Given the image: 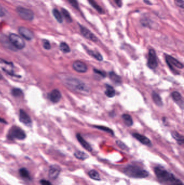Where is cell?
Instances as JSON below:
<instances>
[{
  "label": "cell",
  "instance_id": "6da1fadb",
  "mask_svg": "<svg viewBox=\"0 0 184 185\" xmlns=\"http://www.w3.org/2000/svg\"><path fill=\"white\" fill-rule=\"evenodd\" d=\"M63 82L68 88L75 91L83 94L90 92V89L86 83L77 78L69 77L65 78Z\"/></svg>",
  "mask_w": 184,
  "mask_h": 185
},
{
  "label": "cell",
  "instance_id": "7a4b0ae2",
  "mask_svg": "<svg viewBox=\"0 0 184 185\" xmlns=\"http://www.w3.org/2000/svg\"><path fill=\"white\" fill-rule=\"evenodd\" d=\"M124 173L131 178L143 179L147 177L149 174L146 170L138 165L130 164L127 165L123 170Z\"/></svg>",
  "mask_w": 184,
  "mask_h": 185
},
{
  "label": "cell",
  "instance_id": "3957f363",
  "mask_svg": "<svg viewBox=\"0 0 184 185\" xmlns=\"http://www.w3.org/2000/svg\"><path fill=\"white\" fill-rule=\"evenodd\" d=\"M154 171L157 179L162 183L170 185L176 179V177L172 173H170L162 167H156Z\"/></svg>",
  "mask_w": 184,
  "mask_h": 185
},
{
  "label": "cell",
  "instance_id": "277c9868",
  "mask_svg": "<svg viewBox=\"0 0 184 185\" xmlns=\"http://www.w3.org/2000/svg\"><path fill=\"white\" fill-rule=\"evenodd\" d=\"M165 60L166 63L172 72L175 74H179V73L178 72V70H176V68L178 69H183L184 65L182 63L177 60L176 58L171 56V55H168L167 54L165 55Z\"/></svg>",
  "mask_w": 184,
  "mask_h": 185
},
{
  "label": "cell",
  "instance_id": "5b68a950",
  "mask_svg": "<svg viewBox=\"0 0 184 185\" xmlns=\"http://www.w3.org/2000/svg\"><path fill=\"white\" fill-rule=\"evenodd\" d=\"M8 137L11 140L18 139L24 140L26 138V134L23 130L17 126H13L9 131Z\"/></svg>",
  "mask_w": 184,
  "mask_h": 185
},
{
  "label": "cell",
  "instance_id": "8992f818",
  "mask_svg": "<svg viewBox=\"0 0 184 185\" xmlns=\"http://www.w3.org/2000/svg\"><path fill=\"white\" fill-rule=\"evenodd\" d=\"M9 40L15 49L22 50L25 46V43L23 39L15 34H10L9 36Z\"/></svg>",
  "mask_w": 184,
  "mask_h": 185
},
{
  "label": "cell",
  "instance_id": "52a82bcc",
  "mask_svg": "<svg viewBox=\"0 0 184 185\" xmlns=\"http://www.w3.org/2000/svg\"><path fill=\"white\" fill-rule=\"evenodd\" d=\"M16 12L18 15L25 20L31 21L34 19V12L29 9L18 7L16 8Z\"/></svg>",
  "mask_w": 184,
  "mask_h": 185
},
{
  "label": "cell",
  "instance_id": "ba28073f",
  "mask_svg": "<svg viewBox=\"0 0 184 185\" xmlns=\"http://www.w3.org/2000/svg\"><path fill=\"white\" fill-rule=\"evenodd\" d=\"M147 65L148 67L151 69H155L158 66L157 57L154 50L150 49L148 50Z\"/></svg>",
  "mask_w": 184,
  "mask_h": 185
},
{
  "label": "cell",
  "instance_id": "9c48e42d",
  "mask_svg": "<svg viewBox=\"0 0 184 185\" xmlns=\"http://www.w3.org/2000/svg\"><path fill=\"white\" fill-rule=\"evenodd\" d=\"M79 27L80 28L81 33L84 37H86V39L89 40L90 41H93L94 42H96L98 41V38L96 37L89 29H88L86 27L79 24Z\"/></svg>",
  "mask_w": 184,
  "mask_h": 185
},
{
  "label": "cell",
  "instance_id": "30bf717a",
  "mask_svg": "<svg viewBox=\"0 0 184 185\" xmlns=\"http://www.w3.org/2000/svg\"><path fill=\"white\" fill-rule=\"evenodd\" d=\"M18 32L22 37L28 41L33 40L34 37V33L30 29L26 27H20L18 28Z\"/></svg>",
  "mask_w": 184,
  "mask_h": 185
},
{
  "label": "cell",
  "instance_id": "8fae6325",
  "mask_svg": "<svg viewBox=\"0 0 184 185\" xmlns=\"http://www.w3.org/2000/svg\"><path fill=\"white\" fill-rule=\"evenodd\" d=\"M61 169L57 165H56V164L51 165L50 167L49 170L48 175L49 177L53 180L56 179L59 176L60 174L61 173Z\"/></svg>",
  "mask_w": 184,
  "mask_h": 185
},
{
  "label": "cell",
  "instance_id": "7c38bea8",
  "mask_svg": "<svg viewBox=\"0 0 184 185\" xmlns=\"http://www.w3.org/2000/svg\"><path fill=\"white\" fill-rule=\"evenodd\" d=\"M73 68L75 71L81 73H84L88 70L86 64L80 61L74 62L73 64Z\"/></svg>",
  "mask_w": 184,
  "mask_h": 185
},
{
  "label": "cell",
  "instance_id": "4fadbf2b",
  "mask_svg": "<svg viewBox=\"0 0 184 185\" xmlns=\"http://www.w3.org/2000/svg\"><path fill=\"white\" fill-rule=\"evenodd\" d=\"M132 136L140 143L143 144L144 145H146L147 146H151L152 145L151 142L150 140L145 136L139 133H133Z\"/></svg>",
  "mask_w": 184,
  "mask_h": 185
},
{
  "label": "cell",
  "instance_id": "5bb4252c",
  "mask_svg": "<svg viewBox=\"0 0 184 185\" xmlns=\"http://www.w3.org/2000/svg\"><path fill=\"white\" fill-rule=\"evenodd\" d=\"M20 120L22 123L25 124V125L30 126L31 124V120L29 115L22 109H21L19 114Z\"/></svg>",
  "mask_w": 184,
  "mask_h": 185
},
{
  "label": "cell",
  "instance_id": "9a60e30c",
  "mask_svg": "<svg viewBox=\"0 0 184 185\" xmlns=\"http://www.w3.org/2000/svg\"><path fill=\"white\" fill-rule=\"evenodd\" d=\"M62 95L61 92L58 89H53L48 94V98L53 103H57L61 99Z\"/></svg>",
  "mask_w": 184,
  "mask_h": 185
},
{
  "label": "cell",
  "instance_id": "2e32d148",
  "mask_svg": "<svg viewBox=\"0 0 184 185\" xmlns=\"http://www.w3.org/2000/svg\"><path fill=\"white\" fill-rule=\"evenodd\" d=\"M76 138L77 139L78 142L82 145V147L85 148L86 151H88V152H91L92 151V148L91 146V145L86 141V140L84 139V138L82 137V136L81 134H77Z\"/></svg>",
  "mask_w": 184,
  "mask_h": 185
},
{
  "label": "cell",
  "instance_id": "e0dca14e",
  "mask_svg": "<svg viewBox=\"0 0 184 185\" xmlns=\"http://www.w3.org/2000/svg\"><path fill=\"white\" fill-rule=\"evenodd\" d=\"M172 99L174 101V102L177 103L179 105L183 106V100L181 95L178 91H173L172 93Z\"/></svg>",
  "mask_w": 184,
  "mask_h": 185
},
{
  "label": "cell",
  "instance_id": "ac0fdd59",
  "mask_svg": "<svg viewBox=\"0 0 184 185\" xmlns=\"http://www.w3.org/2000/svg\"><path fill=\"white\" fill-rule=\"evenodd\" d=\"M171 134H172V137L173 138L176 140L177 142V143L180 144V145H182L183 144H184V136L180 134L179 133H178L176 131H173L171 133Z\"/></svg>",
  "mask_w": 184,
  "mask_h": 185
},
{
  "label": "cell",
  "instance_id": "d6986e66",
  "mask_svg": "<svg viewBox=\"0 0 184 185\" xmlns=\"http://www.w3.org/2000/svg\"><path fill=\"white\" fill-rule=\"evenodd\" d=\"M152 98L153 102L155 103L157 106H160V107L163 106V103L162 99L161 98L159 95L157 93H156L155 91H153L152 94Z\"/></svg>",
  "mask_w": 184,
  "mask_h": 185
},
{
  "label": "cell",
  "instance_id": "ffe728a7",
  "mask_svg": "<svg viewBox=\"0 0 184 185\" xmlns=\"http://www.w3.org/2000/svg\"><path fill=\"white\" fill-rule=\"evenodd\" d=\"M106 87V91H105V94L108 98H113L115 96L116 94V91L113 88V87L107 84L105 85Z\"/></svg>",
  "mask_w": 184,
  "mask_h": 185
},
{
  "label": "cell",
  "instance_id": "44dd1931",
  "mask_svg": "<svg viewBox=\"0 0 184 185\" xmlns=\"http://www.w3.org/2000/svg\"><path fill=\"white\" fill-rule=\"evenodd\" d=\"M122 118L123 119V121L125 124L128 127H131L133 125V120L131 117V116L127 114H124L122 116Z\"/></svg>",
  "mask_w": 184,
  "mask_h": 185
},
{
  "label": "cell",
  "instance_id": "7402d4cb",
  "mask_svg": "<svg viewBox=\"0 0 184 185\" xmlns=\"http://www.w3.org/2000/svg\"><path fill=\"white\" fill-rule=\"evenodd\" d=\"M88 1L89 2L90 5L94 8L96 10L99 14H105L104 10L102 8L99 6L97 2L94 1V0H88Z\"/></svg>",
  "mask_w": 184,
  "mask_h": 185
},
{
  "label": "cell",
  "instance_id": "603a6c76",
  "mask_svg": "<svg viewBox=\"0 0 184 185\" xmlns=\"http://www.w3.org/2000/svg\"><path fill=\"white\" fill-rule=\"evenodd\" d=\"M87 53H88L89 55H90L91 56H92V58H94L95 59H96L97 60H98L99 61H102L103 60L102 55L100 53H99L98 52H94L93 50H86Z\"/></svg>",
  "mask_w": 184,
  "mask_h": 185
},
{
  "label": "cell",
  "instance_id": "cb8c5ba5",
  "mask_svg": "<svg viewBox=\"0 0 184 185\" xmlns=\"http://www.w3.org/2000/svg\"><path fill=\"white\" fill-rule=\"evenodd\" d=\"M19 173L20 174L21 177L23 179L29 180H30L31 179L29 171L25 168H21L19 170Z\"/></svg>",
  "mask_w": 184,
  "mask_h": 185
},
{
  "label": "cell",
  "instance_id": "d4e9b609",
  "mask_svg": "<svg viewBox=\"0 0 184 185\" xmlns=\"http://www.w3.org/2000/svg\"><path fill=\"white\" fill-rule=\"evenodd\" d=\"M74 156L77 159L81 160H85L86 159H88L89 157V156L86 153L82 151H77L75 152Z\"/></svg>",
  "mask_w": 184,
  "mask_h": 185
},
{
  "label": "cell",
  "instance_id": "484cf974",
  "mask_svg": "<svg viewBox=\"0 0 184 185\" xmlns=\"http://www.w3.org/2000/svg\"><path fill=\"white\" fill-rule=\"evenodd\" d=\"M88 175L91 179H92L94 180L100 181L101 180L99 174L97 171H96V170H94V169L91 170L90 171H89L88 173Z\"/></svg>",
  "mask_w": 184,
  "mask_h": 185
},
{
  "label": "cell",
  "instance_id": "4316f807",
  "mask_svg": "<svg viewBox=\"0 0 184 185\" xmlns=\"http://www.w3.org/2000/svg\"><path fill=\"white\" fill-rule=\"evenodd\" d=\"M109 77L111 78V80L115 83L119 84L122 82L121 78L114 72H111L109 73Z\"/></svg>",
  "mask_w": 184,
  "mask_h": 185
},
{
  "label": "cell",
  "instance_id": "83f0119b",
  "mask_svg": "<svg viewBox=\"0 0 184 185\" xmlns=\"http://www.w3.org/2000/svg\"><path fill=\"white\" fill-rule=\"evenodd\" d=\"M53 17H55V19L58 22L61 23L63 22V17L61 13L57 9H53Z\"/></svg>",
  "mask_w": 184,
  "mask_h": 185
},
{
  "label": "cell",
  "instance_id": "f1b7e54d",
  "mask_svg": "<svg viewBox=\"0 0 184 185\" xmlns=\"http://www.w3.org/2000/svg\"><path fill=\"white\" fill-rule=\"evenodd\" d=\"M61 12L63 16L66 19V22L68 23H71L73 20H72V18L70 16V14L69 12H68V11L66 10L65 9L62 8L61 9Z\"/></svg>",
  "mask_w": 184,
  "mask_h": 185
},
{
  "label": "cell",
  "instance_id": "f546056e",
  "mask_svg": "<svg viewBox=\"0 0 184 185\" xmlns=\"http://www.w3.org/2000/svg\"><path fill=\"white\" fill-rule=\"evenodd\" d=\"M60 49L64 53H68L70 52L69 46L66 42H61L60 43Z\"/></svg>",
  "mask_w": 184,
  "mask_h": 185
},
{
  "label": "cell",
  "instance_id": "4dcf8cb0",
  "mask_svg": "<svg viewBox=\"0 0 184 185\" xmlns=\"http://www.w3.org/2000/svg\"><path fill=\"white\" fill-rule=\"evenodd\" d=\"M94 127L96 128L97 129H98L99 130H101V131H105V132H107L109 133H110L111 134H112V135H114V133L113 132V131L109 128L107 127H105V126H96L94 125Z\"/></svg>",
  "mask_w": 184,
  "mask_h": 185
},
{
  "label": "cell",
  "instance_id": "1f68e13d",
  "mask_svg": "<svg viewBox=\"0 0 184 185\" xmlns=\"http://www.w3.org/2000/svg\"><path fill=\"white\" fill-rule=\"evenodd\" d=\"M12 94L15 97H18L22 95L23 91L19 88H13L12 91Z\"/></svg>",
  "mask_w": 184,
  "mask_h": 185
},
{
  "label": "cell",
  "instance_id": "d6a6232c",
  "mask_svg": "<svg viewBox=\"0 0 184 185\" xmlns=\"http://www.w3.org/2000/svg\"><path fill=\"white\" fill-rule=\"evenodd\" d=\"M43 48L46 50H49L51 48V45L49 41L47 40H43Z\"/></svg>",
  "mask_w": 184,
  "mask_h": 185
},
{
  "label": "cell",
  "instance_id": "836d02e7",
  "mask_svg": "<svg viewBox=\"0 0 184 185\" xmlns=\"http://www.w3.org/2000/svg\"><path fill=\"white\" fill-rule=\"evenodd\" d=\"M68 1L69 2L70 4H71L75 8L79 9V5L77 0H68Z\"/></svg>",
  "mask_w": 184,
  "mask_h": 185
},
{
  "label": "cell",
  "instance_id": "e575fe53",
  "mask_svg": "<svg viewBox=\"0 0 184 185\" xmlns=\"http://www.w3.org/2000/svg\"><path fill=\"white\" fill-rule=\"evenodd\" d=\"M116 144L119 147L124 149V150H127V146L125 144L123 143V142H122L120 140H117L116 141Z\"/></svg>",
  "mask_w": 184,
  "mask_h": 185
},
{
  "label": "cell",
  "instance_id": "d590c367",
  "mask_svg": "<svg viewBox=\"0 0 184 185\" xmlns=\"http://www.w3.org/2000/svg\"><path fill=\"white\" fill-rule=\"evenodd\" d=\"M174 3L178 7L181 8H184V2L183 0H174Z\"/></svg>",
  "mask_w": 184,
  "mask_h": 185
},
{
  "label": "cell",
  "instance_id": "8d00e7d4",
  "mask_svg": "<svg viewBox=\"0 0 184 185\" xmlns=\"http://www.w3.org/2000/svg\"><path fill=\"white\" fill-rule=\"evenodd\" d=\"M94 72L95 73H96V74L99 75L100 76H102L103 78H105V77H106V76H107V74H106V73H105V72H104V71L98 70V69H95V68L94 69Z\"/></svg>",
  "mask_w": 184,
  "mask_h": 185
},
{
  "label": "cell",
  "instance_id": "74e56055",
  "mask_svg": "<svg viewBox=\"0 0 184 185\" xmlns=\"http://www.w3.org/2000/svg\"><path fill=\"white\" fill-rule=\"evenodd\" d=\"M40 184H41V185H53L50 181H48V180H47L43 179V180H40Z\"/></svg>",
  "mask_w": 184,
  "mask_h": 185
},
{
  "label": "cell",
  "instance_id": "f35d334b",
  "mask_svg": "<svg viewBox=\"0 0 184 185\" xmlns=\"http://www.w3.org/2000/svg\"><path fill=\"white\" fill-rule=\"evenodd\" d=\"M115 1L116 4H117V6L120 8L122 7V5H123V0H114Z\"/></svg>",
  "mask_w": 184,
  "mask_h": 185
},
{
  "label": "cell",
  "instance_id": "ab89813d",
  "mask_svg": "<svg viewBox=\"0 0 184 185\" xmlns=\"http://www.w3.org/2000/svg\"><path fill=\"white\" fill-rule=\"evenodd\" d=\"M4 15H5V13H4V10L0 6V17H3Z\"/></svg>",
  "mask_w": 184,
  "mask_h": 185
},
{
  "label": "cell",
  "instance_id": "60d3db41",
  "mask_svg": "<svg viewBox=\"0 0 184 185\" xmlns=\"http://www.w3.org/2000/svg\"><path fill=\"white\" fill-rule=\"evenodd\" d=\"M144 2L145 3V4H148V5H152V4L151 2L148 0H144Z\"/></svg>",
  "mask_w": 184,
  "mask_h": 185
},
{
  "label": "cell",
  "instance_id": "b9f144b4",
  "mask_svg": "<svg viewBox=\"0 0 184 185\" xmlns=\"http://www.w3.org/2000/svg\"><path fill=\"white\" fill-rule=\"evenodd\" d=\"M0 122H1V123H7L6 121H5V120H4L3 119L1 118H0Z\"/></svg>",
  "mask_w": 184,
  "mask_h": 185
},
{
  "label": "cell",
  "instance_id": "7bdbcfd3",
  "mask_svg": "<svg viewBox=\"0 0 184 185\" xmlns=\"http://www.w3.org/2000/svg\"><path fill=\"white\" fill-rule=\"evenodd\" d=\"M1 75H0V80H1Z\"/></svg>",
  "mask_w": 184,
  "mask_h": 185
}]
</instances>
